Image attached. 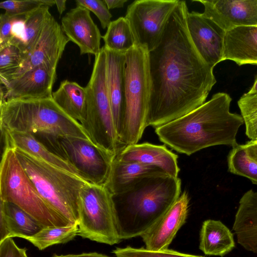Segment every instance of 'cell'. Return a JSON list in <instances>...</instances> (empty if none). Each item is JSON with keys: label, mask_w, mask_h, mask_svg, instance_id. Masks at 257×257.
Wrapping results in <instances>:
<instances>
[{"label": "cell", "mask_w": 257, "mask_h": 257, "mask_svg": "<svg viewBox=\"0 0 257 257\" xmlns=\"http://www.w3.org/2000/svg\"><path fill=\"white\" fill-rule=\"evenodd\" d=\"M150 93L149 51L135 44L125 53L124 107L119 134L125 146L138 143L147 127Z\"/></svg>", "instance_id": "obj_6"}, {"label": "cell", "mask_w": 257, "mask_h": 257, "mask_svg": "<svg viewBox=\"0 0 257 257\" xmlns=\"http://www.w3.org/2000/svg\"><path fill=\"white\" fill-rule=\"evenodd\" d=\"M52 257H114L96 252H83L79 254H54ZM117 257V256H116Z\"/></svg>", "instance_id": "obj_38"}, {"label": "cell", "mask_w": 257, "mask_h": 257, "mask_svg": "<svg viewBox=\"0 0 257 257\" xmlns=\"http://www.w3.org/2000/svg\"><path fill=\"white\" fill-rule=\"evenodd\" d=\"M20 17H10L5 14L0 16V49L11 44L14 38V25Z\"/></svg>", "instance_id": "obj_36"}, {"label": "cell", "mask_w": 257, "mask_h": 257, "mask_svg": "<svg viewBox=\"0 0 257 257\" xmlns=\"http://www.w3.org/2000/svg\"><path fill=\"white\" fill-rule=\"evenodd\" d=\"M181 194V181L165 172L144 177L112 195L120 239L141 236L173 205Z\"/></svg>", "instance_id": "obj_3"}, {"label": "cell", "mask_w": 257, "mask_h": 257, "mask_svg": "<svg viewBox=\"0 0 257 257\" xmlns=\"http://www.w3.org/2000/svg\"><path fill=\"white\" fill-rule=\"evenodd\" d=\"M75 3L76 6L85 8L94 13L103 29L107 28L111 22L112 15L103 0H76Z\"/></svg>", "instance_id": "obj_35"}, {"label": "cell", "mask_w": 257, "mask_h": 257, "mask_svg": "<svg viewBox=\"0 0 257 257\" xmlns=\"http://www.w3.org/2000/svg\"><path fill=\"white\" fill-rule=\"evenodd\" d=\"M0 124L2 129L34 136H69L91 142L81 124L67 115L52 98L2 101Z\"/></svg>", "instance_id": "obj_4"}, {"label": "cell", "mask_w": 257, "mask_h": 257, "mask_svg": "<svg viewBox=\"0 0 257 257\" xmlns=\"http://www.w3.org/2000/svg\"><path fill=\"white\" fill-rule=\"evenodd\" d=\"M49 8L47 6H43L24 16L20 29L13 43L20 49L22 56L27 54L33 46L45 24L52 17Z\"/></svg>", "instance_id": "obj_27"}, {"label": "cell", "mask_w": 257, "mask_h": 257, "mask_svg": "<svg viewBox=\"0 0 257 257\" xmlns=\"http://www.w3.org/2000/svg\"><path fill=\"white\" fill-rule=\"evenodd\" d=\"M112 252L117 257H204L168 249L153 251L146 248H134L131 246L116 247L112 250Z\"/></svg>", "instance_id": "obj_34"}, {"label": "cell", "mask_w": 257, "mask_h": 257, "mask_svg": "<svg viewBox=\"0 0 257 257\" xmlns=\"http://www.w3.org/2000/svg\"><path fill=\"white\" fill-rule=\"evenodd\" d=\"M245 126L246 136L257 141V93L243 94L237 101Z\"/></svg>", "instance_id": "obj_31"}, {"label": "cell", "mask_w": 257, "mask_h": 257, "mask_svg": "<svg viewBox=\"0 0 257 257\" xmlns=\"http://www.w3.org/2000/svg\"><path fill=\"white\" fill-rule=\"evenodd\" d=\"M188 12L186 2L179 1L161 43L149 52L147 126H160L200 106L216 82L213 68L202 59L190 38Z\"/></svg>", "instance_id": "obj_1"}, {"label": "cell", "mask_w": 257, "mask_h": 257, "mask_svg": "<svg viewBox=\"0 0 257 257\" xmlns=\"http://www.w3.org/2000/svg\"><path fill=\"white\" fill-rule=\"evenodd\" d=\"M69 41L61 26L52 16L45 24L33 46L22 56L19 69L10 76L1 78V84L41 65L57 68Z\"/></svg>", "instance_id": "obj_12"}, {"label": "cell", "mask_w": 257, "mask_h": 257, "mask_svg": "<svg viewBox=\"0 0 257 257\" xmlns=\"http://www.w3.org/2000/svg\"><path fill=\"white\" fill-rule=\"evenodd\" d=\"M114 159L152 166L174 178L178 177L180 172L178 156L168 150L165 145L149 143L128 145Z\"/></svg>", "instance_id": "obj_18"}, {"label": "cell", "mask_w": 257, "mask_h": 257, "mask_svg": "<svg viewBox=\"0 0 257 257\" xmlns=\"http://www.w3.org/2000/svg\"><path fill=\"white\" fill-rule=\"evenodd\" d=\"M56 76V68L52 66L43 64L35 67L4 83L1 101L52 98Z\"/></svg>", "instance_id": "obj_13"}, {"label": "cell", "mask_w": 257, "mask_h": 257, "mask_svg": "<svg viewBox=\"0 0 257 257\" xmlns=\"http://www.w3.org/2000/svg\"><path fill=\"white\" fill-rule=\"evenodd\" d=\"M186 23L196 50L205 62L214 68L223 61L225 31L202 13L194 11L188 12Z\"/></svg>", "instance_id": "obj_14"}, {"label": "cell", "mask_w": 257, "mask_h": 257, "mask_svg": "<svg viewBox=\"0 0 257 257\" xmlns=\"http://www.w3.org/2000/svg\"><path fill=\"white\" fill-rule=\"evenodd\" d=\"M189 201L188 193L184 191L169 210L140 236L146 249L153 251L168 249L177 232L186 221Z\"/></svg>", "instance_id": "obj_16"}, {"label": "cell", "mask_w": 257, "mask_h": 257, "mask_svg": "<svg viewBox=\"0 0 257 257\" xmlns=\"http://www.w3.org/2000/svg\"><path fill=\"white\" fill-rule=\"evenodd\" d=\"M27 248L19 247L13 238L0 241V257H28Z\"/></svg>", "instance_id": "obj_37"}, {"label": "cell", "mask_w": 257, "mask_h": 257, "mask_svg": "<svg viewBox=\"0 0 257 257\" xmlns=\"http://www.w3.org/2000/svg\"><path fill=\"white\" fill-rule=\"evenodd\" d=\"M55 5L54 0L6 1L0 3V8L10 17L24 16L43 6L49 7Z\"/></svg>", "instance_id": "obj_32"}, {"label": "cell", "mask_w": 257, "mask_h": 257, "mask_svg": "<svg viewBox=\"0 0 257 257\" xmlns=\"http://www.w3.org/2000/svg\"><path fill=\"white\" fill-rule=\"evenodd\" d=\"M4 148L18 149L47 163L82 178L78 171L68 162L50 151L33 135L1 128ZM83 179V178H82Z\"/></svg>", "instance_id": "obj_22"}, {"label": "cell", "mask_w": 257, "mask_h": 257, "mask_svg": "<svg viewBox=\"0 0 257 257\" xmlns=\"http://www.w3.org/2000/svg\"><path fill=\"white\" fill-rule=\"evenodd\" d=\"M227 166L231 173L247 178L257 184V162L249 156L244 145L232 147L227 156Z\"/></svg>", "instance_id": "obj_30"}, {"label": "cell", "mask_w": 257, "mask_h": 257, "mask_svg": "<svg viewBox=\"0 0 257 257\" xmlns=\"http://www.w3.org/2000/svg\"><path fill=\"white\" fill-rule=\"evenodd\" d=\"M199 240V248L206 255L223 257L235 247L232 233L220 220H205L201 228Z\"/></svg>", "instance_id": "obj_25"}, {"label": "cell", "mask_w": 257, "mask_h": 257, "mask_svg": "<svg viewBox=\"0 0 257 257\" xmlns=\"http://www.w3.org/2000/svg\"><path fill=\"white\" fill-rule=\"evenodd\" d=\"M247 93L249 94L257 93V77L256 78L253 85Z\"/></svg>", "instance_id": "obj_42"}, {"label": "cell", "mask_w": 257, "mask_h": 257, "mask_svg": "<svg viewBox=\"0 0 257 257\" xmlns=\"http://www.w3.org/2000/svg\"><path fill=\"white\" fill-rule=\"evenodd\" d=\"M58 11L61 15L66 9V0H54Z\"/></svg>", "instance_id": "obj_41"}, {"label": "cell", "mask_w": 257, "mask_h": 257, "mask_svg": "<svg viewBox=\"0 0 257 257\" xmlns=\"http://www.w3.org/2000/svg\"><path fill=\"white\" fill-rule=\"evenodd\" d=\"M36 138L74 167L84 180L95 185H105L114 159L91 141L69 136Z\"/></svg>", "instance_id": "obj_10"}, {"label": "cell", "mask_w": 257, "mask_h": 257, "mask_svg": "<svg viewBox=\"0 0 257 257\" xmlns=\"http://www.w3.org/2000/svg\"><path fill=\"white\" fill-rule=\"evenodd\" d=\"M56 103L70 117L81 125L87 116V94L85 87L77 82L65 80L52 93Z\"/></svg>", "instance_id": "obj_26"}, {"label": "cell", "mask_w": 257, "mask_h": 257, "mask_svg": "<svg viewBox=\"0 0 257 257\" xmlns=\"http://www.w3.org/2000/svg\"><path fill=\"white\" fill-rule=\"evenodd\" d=\"M43 226L16 205L0 201V241L8 238L26 239L38 232Z\"/></svg>", "instance_id": "obj_23"}, {"label": "cell", "mask_w": 257, "mask_h": 257, "mask_svg": "<svg viewBox=\"0 0 257 257\" xmlns=\"http://www.w3.org/2000/svg\"><path fill=\"white\" fill-rule=\"evenodd\" d=\"M102 38L105 48L117 52L126 53L135 45L131 27L124 17L111 21Z\"/></svg>", "instance_id": "obj_28"}, {"label": "cell", "mask_w": 257, "mask_h": 257, "mask_svg": "<svg viewBox=\"0 0 257 257\" xmlns=\"http://www.w3.org/2000/svg\"><path fill=\"white\" fill-rule=\"evenodd\" d=\"M108 9L122 8L127 0H103Z\"/></svg>", "instance_id": "obj_40"}, {"label": "cell", "mask_w": 257, "mask_h": 257, "mask_svg": "<svg viewBox=\"0 0 257 257\" xmlns=\"http://www.w3.org/2000/svg\"><path fill=\"white\" fill-rule=\"evenodd\" d=\"M231 100L227 93H215L187 114L155 128V133L165 145L188 156L215 146L234 147L244 121L241 115L230 112Z\"/></svg>", "instance_id": "obj_2"}, {"label": "cell", "mask_w": 257, "mask_h": 257, "mask_svg": "<svg viewBox=\"0 0 257 257\" xmlns=\"http://www.w3.org/2000/svg\"><path fill=\"white\" fill-rule=\"evenodd\" d=\"M179 0H137L128 6L125 18L131 27L135 44L149 52L161 43L171 15Z\"/></svg>", "instance_id": "obj_11"}, {"label": "cell", "mask_w": 257, "mask_h": 257, "mask_svg": "<svg viewBox=\"0 0 257 257\" xmlns=\"http://www.w3.org/2000/svg\"><path fill=\"white\" fill-rule=\"evenodd\" d=\"M238 66L257 65V26H241L225 32L223 61Z\"/></svg>", "instance_id": "obj_20"}, {"label": "cell", "mask_w": 257, "mask_h": 257, "mask_svg": "<svg viewBox=\"0 0 257 257\" xmlns=\"http://www.w3.org/2000/svg\"><path fill=\"white\" fill-rule=\"evenodd\" d=\"M77 235L110 245L121 241L116 226L112 194L105 185L87 183L79 198Z\"/></svg>", "instance_id": "obj_9"}, {"label": "cell", "mask_w": 257, "mask_h": 257, "mask_svg": "<svg viewBox=\"0 0 257 257\" xmlns=\"http://www.w3.org/2000/svg\"><path fill=\"white\" fill-rule=\"evenodd\" d=\"M25 172L44 200L70 224H79V198L88 182L18 149H14Z\"/></svg>", "instance_id": "obj_5"}, {"label": "cell", "mask_w": 257, "mask_h": 257, "mask_svg": "<svg viewBox=\"0 0 257 257\" xmlns=\"http://www.w3.org/2000/svg\"><path fill=\"white\" fill-rule=\"evenodd\" d=\"M204 8L202 14L225 32L241 26H257V0H194Z\"/></svg>", "instance_id": "obj_15"}, {"label": "cell", "mask_w": 257, "mask_h": 257, "mask_svg": "<svg viewBox=\"0 0 257 257\" xmlns=\"http://www.w3.org/2000/svg\"><path fill=\"white\" fill-rule=\"evenodd\" d=\"M244 145L249 156L257 162V141L250 140Z\"/></svg>", "instance_id": "obj_39"}, {"label": "cell", "mask_w": 257, "mask_h": 257, "mask_svg": "<svg viewBox=\"0 0 257 257\" xmlns=\"http://www.w3.org/2000/svg\"><path fill=\"white\" fill-rule=\"evenodd\" d=\"M104 48L107 93L115 127L119 138L124 107L125 53Z\"/></svg>", "instance_id": "obj_19"}, {"label": "cell", "mask_w": 257, "mask_h": 257, "mask_svg": "<svg viewBox=\"0 0 257 257\" xmlns=\"http://www.w3.org/2000/svg\"><path fill=\"white\" fill-rule=\"evenodd\" d=\"M232 229L239 245L257 253V191L249 190L240 198Z\"/></svg>", "instance_id": "obj_21"}, {"label": "cell", "mask_w": 257, "mask_h": 257, "mask_svg": "<svg viewBox=\"0 0 257 257\" xmlns=\"http://www.w3.org/2000/svg\"><path fill=\"white\" fill-rule=\"evenodd\" d=\"M161 172H164L152 166L114 159L105 186L112 195L116 194L123 192L141 178Z\"/></svg>", "instance_id": "obj_24"}, {"label": "cell", "mask_w": 257, "mask_h": 257, "mask_svg": "<svg viewBox=\"0 0 257 257\" xmlns=\"http://www.w3.org/2000/svg\"><path fill=\"white\" fill-rule=\"evenodd\" d=\"M22 58L20 49L16 45L10 44L0 49V77H7L19 68Z\"/></svg>", "instance_id": "obj_33"}, {"label": "cell", "mask_w": 257, "mask_h": 257, "mask_svg": "<svg viewBox=\"0 0 257 257\" xmlns=\"http://www.w3.org/2000/svg\"><path fill=\"white\" fill-rule=\"evenodd\" d=\"M87 116L82 125L91 142L114 159L126 147L116 132L108 95L104 46L95 56L93 70L85 87Z\"/></svg>", "instance_id": "obj_7"}, {"label": "cell", "mask_w": 257, "mask_h": 257, "mask_svg": "<svg viewBox=\"0 0 257 257\" xmlns=\"http://www.w3.org/2000/svg\"><path fill=\"white\" fill-rule=\"evenodd\" d=\"M78 231V224L62 226H46L34 235L26 239L40 250L73 240Z\"/></svg>", "instance_id": "obj_29"}, {"label": "cell", "mask_w": 257, "mask_h": 257, "mask_svg": "<svg viewBox=\"0 0 257 257\" xmlns=\"http://www.w3.org/2000/svg\"><path fill=\"white\" fill-rule=\"evenodd\" d=\"M61 27L69 41L78 46L81 55L100 53L102 36L86 8L76 6L71 9L62 18Z\"/></svg>", "instance_id": "obj_17"}, {"label": "cell", "mask_w": 257, "mask_h": 257, "mask_svg": "<svg viewBox=\"0 0 257 257\" xmlns=\"http://www.w3.org/2000/svg\"><path fill=\"white\" fill-rule=\"evenodd\" d=\"M0 200L12 203L44 226L70 224L41 197L20 164L13 148H4L0 165Z\"/></svg>", "instance_id": "obj_8"}]
</instances>
